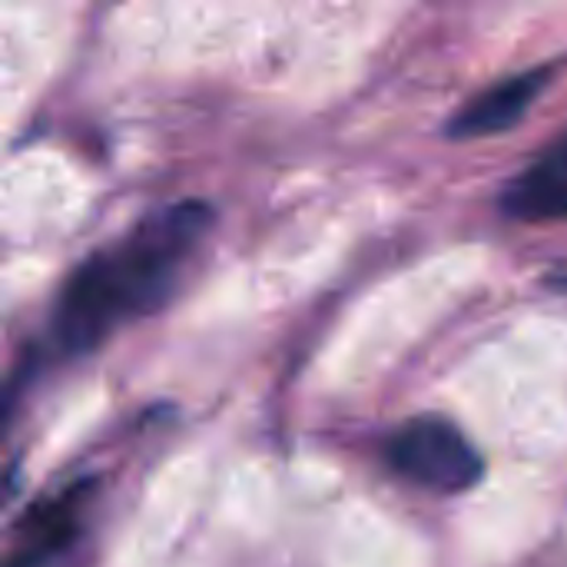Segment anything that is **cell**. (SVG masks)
Returning <instances> with one entry per match:
<instances>
[{
	"label": "cell",
	"mask_w": 567,
	"mask_h": 567,
	"mask_svg": "<svg viewBox=\"0 0 567 567\" xmlns=\"http://www.w3.org/2000/svg\"><path fill=\"white\" fill-rule=\"evenodd\" d=\"M502 203H505V213L515 219L567 216V133L508 186Z\"/></svg>",
	"instance_id": "cell-5"
},
{
	"label": "cell",
	"mask_w": 567,
	"mask_h": 567,
	"mask_svg": "<svg viewBox=\"0 0 567 567\" xmlns=\"http://www.w3.org/2000/svg\"><path fill=\"white\" fill-rule=\"evenodd\" d=\"M548 86V70H532V73H518L508 76L495 86H488L485 93H478L475 100H468L449 123V136L455 140H475V136H492L502 133L508 126H515L532 100Z\"/></svg>",
	"instance_id": "cell-4"
},
{
	"label": "cell",
	"mask_w": 567,
	"mask_h": 567,
	"mask_svg": "<svg viewBox=\"0 0 567 567\" xmlns=\"http://www.w3.org/2000/svg\"><path fill=\"white\" fill-rule=\"evenodd\" d=\"M385 455L399 475L442 495L472 488L485 472L475 445L445 419H412L389 439Z\"/></svg>",
	"instance_id": "cell-2"
},
{
	"label": "cell",
	"mask_w": 567,
	"mask_h": 567,
	"mask_svg": "<svg viewBox=\"0 0 567 567\" xmlns=\"http://www.w3.org/2000/svg\"><path fill=\"white\" fill-rule=\"evenodd\" d=\"M209 223L213 209L206 203L183 199L156 209L116 246L80 262L53 309L56 352H90L120 322L153 312L176 286Z\"/></svg>",
	"instance_id": "cell-1"
},
{
	"label": "cell",
	"mask_w": 567,
	"mask_h": 567,
	"mask_svg": "<svg viewBox=\"0 0 567 567\" xmlns=\"http://www.w3.org/2000/svg\"><path fill=\"white\" fill-rule=\"evenodd\" d=\"M90 495L93 482H73L37 502L13 528V542L3 551L0 567H53V561H60L76 545Z\"/></svg>",
	"instance_id": "cell-3"
}]
</instances>
